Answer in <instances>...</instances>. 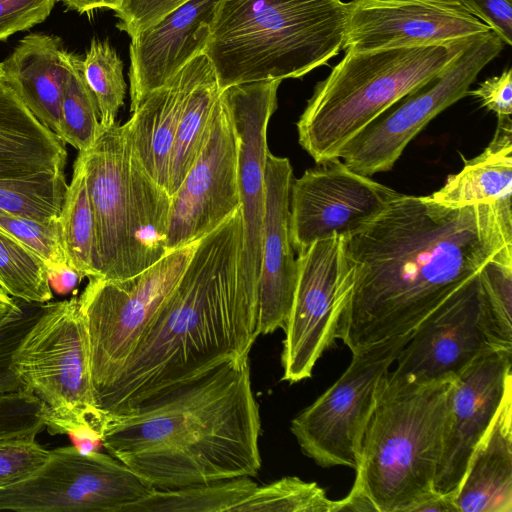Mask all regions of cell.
<instances>
[{"mask_svg": "<svg viewBox=\"0 0 512 512\" xmlns=\"http://www.w3.org/2000/svg\"><path fill=\"white\" fill-rule=\"evenodd\" d=\"M81 158L93 207L100 275L121 281L167 252L171 196L135 158L123 125L105 128Z\"/></svg>", "mask_w": 512, "mask_h": 512, "instance_id": "7", "label": "cell"}, {"mask_svg": "<svg viewBox=\"0 0 512 512\" xmlns=\"http://www.w3.org/2000/svg\"><path fill=\"white\" fill-rule=\"evenodd\" d=\"M399 193L351 170L340 158L326 160L292 180L290 234L294 251L334 235L365 229Z\"/></svg>", "mask_w": 512, "mask_h": 512, "instance_id": "14", "label": "cell"}, {"mask_svg": "<svg viewBox=\"0 0 512 512\" xmlns=\"http://www.w3.org/2000/svg\"><path fill=\"white\" fill-rule=\"evenodd\" d=\"M453 380L415 381L390 369L382 376L355 481L338 511L414 512L437 494Z\"/></svg>", "mask_w": 512, "mask_h": 512, "instance_id": "4", "label": "cell"}, {"mask_svg": "<svg viewBox=\"0 0 512 512\" xmlns=\"http://www.w3.org/2000/svg\"><path fill=\"white\" fill-rule=\"evenodd\" d=\"M411 333L352 353L342 375L291 421L302 452L323 468L356 469L377 386Z\"/></svg>", "mask_w": 512, "mask_h": 512, "instance_id": "11", "label": "cell"}, {"mask_svg": "<svg viewBox=\"0 0 512 512\" xmlns=\"http://www.w3.org/2000/svg\"><path fill=\"white\" fill-rule=\"evenodd\" d=\"M512 388V351L493 350L452 383L443 446L435 477L437 494L454 496L470 457Z\"/></svg>", "mask_w": 512, "mask_h": 512, "instance_id": "18", "label": "cell"}, {"mask_svg": "<svg viewBox=\"0 0 512 512\" xmlns=\"http://www.w3.org/2000/svg\"><path fill=\"white\" fill-rule=\"evenodd\" d=\"M339 500H331L315 482L295 476L258 486L234 512H337Z\"/></svg>", "mask_w": 512, "mask_h": 512, "instance_id": "33", "label": "cell"}, {"mask_svg": "<svg viewBox=\"0 0 512 512\" xmlns=\"http://www.w3.org/2000/svg\"><path fill=\"white\" fill-rule=\"evenodd\" d=\"M219 2L190 0L131 36V112L204 53Z\"/></svg>", "mask_w": 512, "mask_h": 512, "instance_id": "21", "label": "cell"}, {"mask_svg": "<svg viewBox=\"0 0 512 512\" xmlns=\"http://www.w3.org/2000/svg\"><path fill=\"white\" fill-rule=\"evenodd\" d=\"M239 209L201 238L183 275L147 326L113 384L97 398L104 416L248 360L258 337V290L242 267Z\"/></svg>", "mask_w": 512, "mask_h": 512, "instance_id": "2", "label": "cell"}, {"mask_svg": "<svg viewBox=\"0 0 512 512\" xmlns=\"http://www.w3.org/2000/svg\"><path fill=\"white\" fill-rule=\"evenodd\" d=\"M47 277L52 291L58 294L69 293L82 279L81 275L68 264L48 267Z\"/></svg>", "mask_w": 512, "mask_h": 512, "instance_id": "44", "label": "cell"}, {"mask_svg": "<svg viewBox=\"0 0 512 512\" xmlns=\"http://www.w3.org/2000/svg\"><path fill=\"white\" fill-rule=\"evenodd\" d=\"M240 207L238 138L220 97L201 151L171 196L167 252L199 241Z\"/></svg>", "mask_w": 512, "mask_h": 512, "instance_id": "15", "label": "cell"}, {"mask_svg": "<svg viewBox=\"0 0 512 512\" xmlns=\"http://www.w3.org/2000/svg\"><path fill=\"white\" fill-rule=\"evenodd\" d=\"M36 436L0 438V489L28 478L48 460L50 450Z\"/></svg>", "mask_w": 512, "mask_h": 512, "instance_id": "38", "label": "cell"}, {"mask_svg": "<svg viewBox=\"0 0 512 512\" xmlns=\"http://www.w3.org/2000/svg\"><path fill=\"white\" fill-rule=\"evenodd\" d=\"M62 247L69 266L82 278L99 277L96 225L83 162L77 156L58 216Z\"/></svg>", "mask_w": 512, "mask_h": 512, "instance_id": "28", "label": "cell"}, {"mask_svg": "<svg viewBox=\"0 0 512 512\" xmlns=\"http://www.w3.org/2000/svg\"><path fill=\"white\" fill-rule=\"evenodd\" d=\"M13 366L26 391L44 404L49 432L70 435L82 451L95 450L105 416L95 398L78 297L45 304L15 352Z\"/></svg>", "mask_w": 512, "mask_h": 512, "instance_id": "8", "label": "cell"}, {"mask_svg": "<svg viewBox=\"0 0 512 512\" xmlns=\"http://www.w3.org/2000/svg\"><path fill=\"white\" fill-rule=\"evenodd\" d=\"M512 243V208H452L399 193L362 231L345 237L354 285L337 339L356 352L413 332Z\"/></svg>", "mask_w": 512, "mask_h": 512, "instance_id": "1", "label": "cell"}, {"mask_svg": "<svg viewBox=\"0 0 512 512\" xmlns=\"http://www.w3.org/2000/svg\"><path fill=\"white\" fill-rule=\"evenodd\" d=\"M190 0H123L117 27L130 37Z\"/></svg>", "mask_w": 512, "mask_h": 512, "instance_id": "41", "label": "cell"}, {"mask_svg": "<svg viewBox=\"0 0 512 512\" xmlns=\"http://www.w3.org/2000/svg\"><path fill=\"white\" fill-rule=\"evenodd\" d=\"M257 484L243 476L175 489H152L122 512H234Z\"/></svg>", "mask_w": 512, "mask_h": 512, "instance_id": "29", "label": "cell"}, {"mask_svg": "<svg viewBox=\"0 0 512 512\" xmlns=\"http://www.w3.org/2000/svg\"><path fill=\"white\" fill-rule=\"evenodd\" d=\"M62 3L67 9L80 14L91 13L99 9H110L116 11L123 0H56Z\"/></svg>", "mask_w": 512, "mask_h": 512, "instance_id": "45", "label": "cell"}, {"mask_svg": "<svg viewBox=\"0 0 512 512\" xmlns=\"http://www.w3.org/2000/svg\"><path fill=\"white\" fill-rule=\"evenodd\" d=\"M293 169L269 150L265 166V208L258 279V336L286 326L297 282V258L290 234Z\"/></svg>", "mask_w": 512, "mask_h": 512, "instance_id": "20", "label": "cell"}, {"mask_svg": "<svg viewBox=\"0 0 512 512\" xmlns=\"http://www.w3.org/2000/svg\"><path fill=\"white\" fill-rule=\"evenodd\" d=\"M56 0H0V41L45 21Z\"/></svg>", "mask_w": 512, "mask_h": 512, "instance_id": "40", "label": "cell"}, {"mask_svg": "<svg viewBox=\"0 0 512 512\" xmlns=\"http://www.w3.org/2000/svg\"><path fill=\"white\" fill-rule=\"evenodd\" d=\"M297 255V282L281 352V379L289 383L310 378L337 339L355 277L343 236L316 241Z\"/></svg>", "mask_w": 512, "mask_h": 512, "instance_id": "12", "label": "cell"}, {"mask_svg": "<svg viewBox=\"0 0 512 512\" xmlns=\"http://www.w3.org/2000/svg\"><path fill=\"white\" fill-rule=\"evenodd\" d=\"M99 109L83 72V59L67 53L58 137L78 152L86 151L102 132Z\"/></svg>", "mask_w": 512, "mask_h": 512, "instance_id": "30", "label": "cell"}, {"mask_svg": "<svg viewBox=\"0 0 512 512\" xmlns=\"http://www.w3.org/2000/svg\"><path fill=\"white\" fill-rule=\"evenodd\" d=\"M0 287L28 303H47L53 297L44 262L1 228Z\"/></svg>", "mask_w": 512, "mask_h": 512, "instance_id": "32", "label": "cell"}, {"mask_svg": "<svg viewBox=\"0 0 512 512\" xmlns=\"http://www.w3.org/2000/svg\"><path fill=\"white\" fill-rule=\"evenodd\" d=\"M67 53L59 36L30 33L0 62L8 85L29 111L56 135L59 132Z\"/></svg>", "mask_w": 512, "mask_h": 512, "instance_id": "23", "label": "cell"}, {"mask_svg": "<svg viewBox=\"0 0 512 512\" xmlns=\"http://www.w3.org/2000/svg\"><path fill=\"white\" fill-rule=\"evenodd\" d=\"M472 38L346 51L330 74L315 86L299 117V144L316 163L339 158L343 147L362 129L442 71Z\"/></svg>", "mask_w": 512, "mask_h": 512, "instance_id": "6", "label": "cell"}, {"mask_svg": "<svg viewBox=\"0 0 512 512\" xmlns=\"http://www.w3.org/2000/svg\"><path fill=\"white\" fill-rule=\"evenodd\" d=\"M347 5L345 51L431 45L492 30L463 0H351Z\"/></svg>", "mask_w": 512, "mask_h": 512, "instance_id": "17", "label": "cell"}, {"mask_svg": "<svg viewBox=\"0 0 512 512\" xmlns=\"http://www.w3.org/2000/svg\"><path fill=\"white\" fill-rule=\"evenodd\" d=\"M280 80L232 85L221 90L238 138V186L243 222L242 267L258 290L265 208L267 129L277 109Z\"/></svg>", "mask_w": 512, "mask_h": 512, "instance_id": "19", "label": "cell"}, {"mask_svg": "<svg viewBox=\"0 0 512 512\" xmlns=\"http://www.w3.org/2000/svg\"><path fill=\"white\" fill-rule=\"evenodd\" d=\"M197 242L121 281L88 278L78 297L87 331L95 398L116 380L153 317L183 275Z\"/></svg>", "mask_w": 512, "mask_h": 512, "instance_id": "9", "label": "cell"}, {"mask_svg": "<svg viewBox=\"0 0 512 512\" xmlns=\"http://www.w3.org/2000/svg\"><path fill=\"white\" fill-rule=\"evenodd\" d=\"M46 428L44 404L29 392L0 396V438L37 435Z\"/></svg>", "mask_w": 512, "mask_h": 512, "instance_id": "39", "label": "cell"}, {"mask_svg": "<svg viewBox=\"0 0 512 512\" xmlns=\"http://www.w3.org/2000/svg\"><path fill=\"white\" fill-rule=\"evenodd\" d=\"M454 504L458 512H512V388L473 451Z\"/></svg>", "mask_w": 512, "mask_h": 512, "instance_id": "24", "label": "cell"}, {"mask_svg": "<svg viewBox=\"0 0 512 512\" xmlns=\"http://www.w3.org/2000/svg\"><path fill=\"white\" fill-rule=\"evenodd\" d=\"M491 335L499 349L512 351V243L480 270Z\"/></svg>", "mask_w": 512, "mask_h": 512, "instance_id": "35", "label": "cell"}, {"mask_svg": "<svg viewBox=\"0 0 512 512\" xmlns=\"http://www.w3.org/2000/svg\"><path fill=\"white\" fill-rule=\"evenodd\" d=\"M152 489L110 454L60 447L31 476L0 489V511L122 512Z\"/></svg>", "mask_w": 512, "mask_h": 512, "instance_id": "13", "label": "cell"}, {"mask_svg": "<svg viewBox=\"0 0 512 512\" xmlns=\"http://www.w3.org/2000/svg\"><path fill=\"white\" fill-rule=\"evenodd\" d=\"M467 95L481 101V105L493 111L497 118L508 117L512 114V70L508 69L499 76L486 79Z\"/></svg>", "mask_w": 512, "mask_h": 512, "instance_id": "42", "label": "cell"}, {"mask_svg": "<svg viewBox=\"0 0 512 512\" xmlns=\"http://www.w3.org/2000/svg\"><path fill=\"white\" fill-rule=\"evenodd\" d=\"M83 59V72L95 96L102 129L116 124L119 109L124 104L126 83L123 63L106 40L93 39Z\"/></svg>", "mask_w": 512, "mask_h": 512, "instance_id": "34", "label": "cell"}, {"mask_svg": "<svg viewBox=\"0 0 512 512\" xmlns=\"http://www.w3.org/2000/svg\"><path fill=\"white\" fill-rule=\"evenodd\" d=\"M341 0H220L204 54L219 86L299 78L343 49Z\"/></svg>", "mask_w": 512, "mask_h": 512, "instance_id": "5", "label": "cell"}, {"mask_svg": "<svg viewBox=\"0 0 512 512\" xmlns=\"http://www.w3.org/2000/svg\"><path fill=\"white\" fill-rule=\"evenodd\" d=\"M65 144L8 85L0 67V179L64 171Z\"/></svg>", "mask_w": 512, "mask_h": 512, "instance_id": "25", "label": "cell"}, {"mask_svg": "<svg viewBox=\"0 0 512 512\" xmlns=\"http://www.w3.org/2000/svg\"><path fill=\"white\" fill-rule=\"evenodd\" d=\"M493 31L473 37L456 58L362 129L339 158L364 176L389 171L407 145L445 109L467 96L480 71L503 49Z\"/></svg>", "mask_w": 512, "mask_h": 512, "instance_id": "10", "label": "cell"}, {"mask_svg": "<svg viewBox=\"0 0 512 512\" xmlns=\"http://www.w3.org/2000/svg\"><path fill=\"white\" fill-rule=\"evenodd\" d=\"M220 94L214 69L203 53L175 135L168 191L170 196L178 190L201 151Z\"/></svg>", "mask_w": 512, "mask_h": 512, "instance_id": "27", "label": "cell"}, {"mask_svg": "<svg viewBox=\"0 0 512 512\" xmlns=\"http://www.w3.org/2000/svg\"><path fill=\"white\" fill-rule=\"evenodd\" d=\"M493 350L501 349L490 332L478 273L412 332L393 371L415 381L453 380Z\"/></svg>", "mask_w": 512, "mask_h": 512, "instance_id": "16", "label": "cell"}, {"mask_svg": "<svg viewBox=\"0 0 512 512\" xmlns=\"http://www.w3.org/2000/svg\"><path fill=\"white\" fill-rule=\"evenodd\" d=\"M261 417L249 361H232L118 415L100 440L154 489L237 477L261 468Z\"/></svg>", "mask_w": 512, "mask_h": 512, "instance_id": "3", "label": "cell"}, {"mask_svg": "<svg viewBox=\"0 0 512 512\" xmlns=\"http://www.w3.org/2000/svg\"><path fill=\"white\" fill-rule=\"evenodd\" d=\"M18 304V299L10 296L0 287V320Z\"/></svg>", "mask_w": 512, "mask_h": 512, "instance_id": "46", "label": "cell"}, {"mask_svg": "<svg viewBox=\"0 0 512 512\" xmlns=\"http://www.w3.org/2000/svg\"><path fill=\"white\" fill-rule=\"evenodd\" d=\"M45 304L18 299L17 306L0 320V396L27 392L13 366V357L22 340L43 313Z\"/></svg>", "mask_w": 512, "mask_h": 512, "instance_id": "36", "label": "cell"}, {"mask_svg": "<svg viewBox=\"0 0 512 512\" xmlns=\"http://www.w3.org/2000/svg\"><path fill=\"white\" fill-rule=\"evenodd\" d=\"M0 228L38 256L47 268L68 264L62 247L58 218L37 221L0 213Z\"/></svg>", "mask_w": 512, "mask_h": 512, "instance_id": "37", "label": "cell"}, {"mask_svg": "<svg viewBox=\"0 0 512 512\" xmlns=\"http://www.w3.org/2000/svg\"><path fill=\"white\" fill-rule=\"evenodd\" d=\"M512 120L497 118V127L485 150L450 175L431 198L448 207L497 204L512 208Z\"/></svg>", "mask_w": 512, "mask_h": 512, "instance_id": "26", "label": "cell"}, {"mask_svg": "<svg viewBox=\"0 0 512 512\" xmlns=\"http://www.w3.org/2000/svg\"><path fill=\"white\" fill-rule=\"evenodd\" d=\"M202 54L192 59L165 85L148 94L123 124L135 158L167 192L176 131Z\"/></svg>", "mask_w": 512, "mask_h": 512, "instance_id": "22", "label": "cell"}, {"mask_svg": "<svg viewBox=\"0 0 512 512\" xmlns=\"http://www.w3.org/2000/svg\"><path fill=\"white\" fill-rule=\"evenodd\" d=\"M467 8L487 24L504 43H512V0H463Z\"/></svg>", "mask_w": 512, "mask_h": 512, "instance_id": "43", "label": "cell"}, {"mask_svg": "<svg viewBox=\"0 0 512 512\" xmlns=\"http://www.w3.org/2000/svg\"><path fill=\"white\" fill-rule=\"evenodd\" d=\"M67 186L64 171L0 179V213L37 221L56 219Z\"/></svg>", "mask_w": 512, "mask_h": 512, "instance_id": "31", "label": "cell"}]
</instances>
